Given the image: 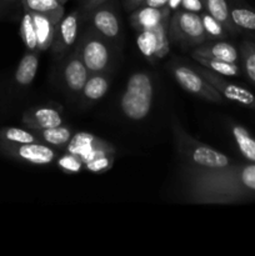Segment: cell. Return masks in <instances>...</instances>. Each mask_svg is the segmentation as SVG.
Returning <instances> with one entry per match:
<instances>
[{
  "label": "cell",
  "mask_w": 255,
  "mask_h": 256,
  "mask_svg": "<svg viewBox=\"0 0 255 256\" xmlns=\"http://www.w3.org/2000/svg\"><path fill=\"white\" fill-rule=\"evenodd\" d=\"M180 4H182V0H169L168 6H169L172 12H175V10L180 9Z\"/></svg>",
  "instance_id": "35"
},
{
  "label": "cell",
  "mask_w": 255,
  "mask_h": 256,
  "mask_svg": "<svg viewBox=\"0 0 255 256\" xmlns=\"http://www.w3.org/2000/svg\"><path fill=\"white\" fill-rule=\"evenodd\" d=\"M20 34H22V42H24L25 46L29 52H39L34 19H32V12L26 9H25L24 16L20 22Z\"/></svg>",
  "instance_id": "26"
},
{
  "label": "cell",
  "mask_w": 255,
  "mask_h": 256,
  "mask_svg": "<svg viewBox=\"0 0 255 256\" xmlns=\"http://www.w3.org/2000/svg\"><path fill=\"white\" fill-rule=\"evenodd\" d=\"M169 38L170 42L182 45V48L198 46L209 40L200 14L184 9L175 10L170 18Z\"/></svg>",
  "instance_id": "4"
},
{
  "label": "cell",
  "mask_w": 255,
  "mask_h": 256,
  "mask_svg": "<svg viewBox=\"0 0 255 256\" xmlns=\"http://www.w3.org/2000/svg\"><path fill=\"white\" fill-rule=\"evenodd\" d=\"M168 2H169V0H145L142 5H146V6H152V8H159V9H162V8L168 6Z\"/></svg>",
  "instance_id": "34"
},
{
  "label": "cell",
  "mask_w": 255,
  "mask_h": 256,
  "mask_svg": "<svg viewBox=\"0 0 255 256\" xmlns=\"http://www.w3.org/2000/svg\"><path fill=\"white\" fill-rule=\"evenodd\" d=\"M192 58H206V59L224 60L229 62H238L240 60V52L234 44L224 42V40H215L212 42H202L194 48L192 52Z\"/></svg>",
  "instance_id": "13"
},
{
  "label": "cell",
  "mask_w": 255,
  "mask_h": 256,
  "mask_svg": "<svg viewBox=\"0 0 255 256\" xmlns=\"http://www.w3.org/2000/svg\"><path fill=\"white\" fill-rule=\"evenodd\" d=\"M180 9L188 10V12H198V14L204 12V6H202V0H182Z\"/></svg>",
  "instance_id": "31"
},
{
  "label": "cell",
  "mask_w": 255,
  "mask_h": 256,
  "mask_svg": "<svg viewBox=\"0 0 255 256\" xmlns=\"http://www.w3.org/2000/svg\"><path fill=\"white\" fill-rule=\"evenodd\" d=\"M229 129L242 156L246 162H255V138L250 134L246 128L238 122H230Z\"/></svg>",
  "instance_id": "17"
},
{
  "label": "cell",
  "mask_w": 255,
  "mask_h": 256,
  "mask_svg": "<svg viewBox=\"0 0 255 256\" xmlns=\"http://www.w3.org/2000/svg\"><path fill=\"white\" fill-rule=\"evenodd\" d=\"M155 86L152 74L136 72L126 82L119 99V109L125 119L142 122L149 116L154 102Z\"/></svg>",
  "instance_id": "2"
},
{
  "label": "cell",
  "mask_w": 255,
  "mask_h": 256,
  "mask_svg": "<svg viewBox=\"0 0 255 256\" xmlns=\"http://www.w3.org/2000/svg\"><path fill=\"white\" fill-rule=\"evenodd\" d=\"M90 20V26L102 35L109 42H115L122 35L120 20L115 10L110 5H100L86 15Z\"/></svg>",
  "instance_id": "10"
},
{
  "label": "cell",
  "mask_w": 255,
  "mask_h": 256,
  "mask_svg": "<svg viewBox=\"0 0 255 256\" xmlns=\"http://www.w3.org/2000/svg\"><path fill=\"white\" fill-rule=\"evenodd\" d=\"M56 164L58 168L66 174H78L84 169V162H82L80 156L68 152L58 156Z\"/></svg>",
  "instance_id": "29"
},
{
  "label": "cell",
  "mask_w": 255,
  "mask_h": 256,
  "mask_svg": "<svg viewBox=\"0 0 255 256\" xmlns=\"http://www.w3.org/2000/svg\"><path fill=\"white\" fill-rule=\"evenodd\" d=\"M136 44L140 52L150 62L164 58L170 50L169 22H164L152 29L138 32Z\"/></svg>",
  "instance_id": "7"
},
{
  "label": "cell",
  "mask_w": 255,
  "mask_h": 256,
  "mask_svg": "<svg viewBox=\"0 0 255 256\" xmlns=\"http://www.w3.org/2000/svg\"><path fill=\"white\" fill-rule=\"evenodd\" d=\"M115 154H105L102 156H98L95 159L90 160L89 162L84 165V169L89 170L92 172H104L109 170L114 164Z\"/></svg>",
  "instance_id": "30"
},
{
  "label": "cell",
  "mask_w": 255,
  "mask_h": 256,
  "mask_svg": "<svg viewBox=\"0 0 255 256\" xmlns=\"http://www.w3.org/2000/svg\"><path fill=\"white\" fill-rule=\"evenodd\" d=\"M202 66L206 68L210 72H215L222 76H239L242 74V69L238 65V62H229L224 60L216 59H206V58H194Z\"/></svg>",
  "instance_id": "24"
},
{
  "label": "cell",
  "mask_w": 255,
  "mask_h": 256,
  "mask_svg": "<svg viewBox=\"0 0 255 256\" xmlns=\"http://www.w3.org/2000/svg\"><path fill=\"white\" fill-rule=\"evenodd\" d=\"M38 68H39V52H29L28 50L16 68L15 82L20 86H29L32 80L35 79Z\"/></svg>",
  "instance_id": "22"
},
{
  "label": "cell",
  "mask_w": 255,
  "mask_h": 256,
  "mask_svg": "<svg viewBox=\"0 0 255 256\" xmlns=\"http://www.w3.org/2000/svg\"><path fill=\"white\" fill-rule=\"evenodd\" d=\"M90 74L108 72L112 64V52L109 42L98 34L92 26L88 28L75 46Z\"/></svg>",
  "instance_id": "3"
},
{
  "label": "cell",
  "mask_w": 255,
  "mask_h": 256,
  "mask_svg": "<svg viewBox=\"0 0 255 256\" xmlns=\"http://www.w3.org/2000/svg\"><path fill=\"white\" fill-rule=\"evenodd\" d=\"M106 2L108 0H84L82 10V12H84L85 16H86L90 12H92L94 9L99 8L100 5H104Z\"/></svg>",
  "instance_id": "32"
},
{
  "label": "cell",
  "mask_w": 255,
  "mask_h": 256,
  "mask_svg": "<svg viewBox=\"0 0 255 256\" xmlns=\"http://www.w3.org/2000/svg\"><path fill=\"white\" fill-rule=\"evenodd\" d=\"M24 8L29 12H38L49 18L55 25L62 20L65 15L64 4L58 0H22Z\"/></svg>",
  "instance_id": "21"
},
{
  "label": "cell",
  "mask_w": 255,
  "mask_h": 256,
  "mask_svg": "<svg viewBox=\"0 0 255 256\" xmlns=\"http://www.w3.org/2000/svg\"><path fill=\"white\" fill-rule=\"evenodd\" d=\"M2 138L6 140L9 144H30V142H39V138L29 130L19 129V128H8L2 132Z\"/></svg>",
  "instance_id": "28"
},
{
  "label": "cell",
  "mask_w": 255,
  "mask_h": 256,
  "mask_svg": "<svg viewBox=\"0 0 255 256\" xmlns=\"http://www.w3.org/2000/svg\"><path fill=\"white\" fill-rule=\"evenodd\" d=\"M195 70L200 75H202L224 96V99L230 100L232 102H236V104L242 105L244 108H249V109L255 110V95L249 89L234 84V82H228L222 75L215 74V72H210V70L202 66V65L198 66Z\"/></svg>",
  "instance_id": "8"
},
{
  "label": "cell",
  "mask_w": 255,
  "mask_h": 256,
  "mask_svg": "<svg viewBox=\"0 0 255 256\" xmlns=\"http://www.w3.org/2000/svg\"><path fill=\"white\" fill-rule=\"evenodd\" d=\"M200 18H202V26H204L205 32L209 40H220L225 39L229 35L222 22H218L215 18H212L209 12H200Z\"/></svg>",
  "instance_id": "27"
},
{
  "label": "cell",
  "mask_w": 255,
  "mask_h": 256,
  "mask_svg": "<svg viewBox=\"0 0 255 256\" xmlns=\"http://www.w3.org/2000/svg\"><path fill=\"white\" fill-rule=\"evenodd\" d=\"M145 0H124V6L125 9L129 10V12H132L135 10L136 8L142 6L144 4Z\"/></svg>",
  "instance_id": "33"
},
{
  "label": "cell",
  "mask_w": 255,
  "mask_h": 256,
  "mask_svg": "<svg viewBox=\"0 0 255 256\" xmlns=\"http://www.w3.org/2000/svg\"><path fill=\"white\" fill-rule=\"evenodd\" d=\"M172 132L182 169L209 172L226 169L234 164L228 155L194 139L182 126L176 118H172Z\"/></svg>",
  "instance_id": "1"
},
{
  "label": "cell",
  "mask_w": 255,
  "mask_h": 256,
  "mask_svg": "<svg viewBox=\"0 0 255 256\" xmlns=\"http://www.w3.org/2000/svg\"><path fill=\"white\" fill-rule=\"evenodd\" d=\"M110 82H112V75L108 74V72L90 74L86 82L82 86V92H80L82 104L84 106H89V105L102 99L109 90Z\"/></svg>",
  "instance_id": "16"
},
{
  "label": "cell",
  "mask_w": 255,
  "mask_h": 256,
  "mask_svg": "<svg viewBox=\"0 0 255 256\" xmlns=\"http://www.w3.org/2000/svg\"><path fill=\"white\" fill-rule=\"evenodd\" d=\"M90 72L80 58L79 52L75 48L62 64V79L64 88L70 94H80L82 86L86 82Z\"/></svg>",
  "instance_id": "11"
},
{
  "label": "cell",
  "mask_w": 255,
  "mask_h": 256,
  "mask_svg": "<svg viewBox=\"0 0 255 256\" xmlns=\"http://www.w3.org/2000/svg\"><path fill=\"white\" fill-rule=\"evenodd\" d=\"M58 2H62V4H65V2H66L68 0H58Z\"/></svg>",
  "instance_id": "36"
},
{
  "label": "cell",
  "mask_w": 255,
  "mask_h": 256,
  "mask_svg": "<svg viewBox=\"0 0 255 256\" xmlns=\"http://www.w3.org/2000/svg\"><path fill=\"white\" fill-rule=\"evenodd\" d=\"M85 18L82 9L72 10L68 15H64L59 22L55 25V35L52 44V52L55 56L65 54L75 45L80 36V26Z\"/></svg>",
  "instance_id": "6"
},
{
  "label": "cell",
  "mask_w": 255,
  "mask_h": 256,
  "mask_svg": "<svg viewBox=\"0 0 255 256\" xmlns=\"http://www.w3.org/2000/svg\"><path fill=\"white\" fill-rule=\"evenodd\" d=\"M10 150L19 160L34 165H50L56 162V149L44 142H30V144H10Z\"/></svg>",
  "instance_id": "12"
},
{
  "label": "cell",
  "mask_w": 255,
  "mask_h": 256,
  "mask_svg": "<svg viewBox=\"0 0 255 256\" xmlns=\"http://www.w3.org/2000/svg\"><path fill=\"white\" fill-rule=\"evenodd\" d=\"M230 16L239 32H255V10L242 2L232 0L229 4Z\"/></svg>",
  "instance_id": "19"
},
{
  "label": "cell",
  "mask_w": 255,
  "mask_h": 256,
  "mask_svg": "<svg viewBox=\"0 0 255 256\" xmlns=\"http://www.w3.org/2000/svg\"><path fill=\"white\" fill-rule=\"evenodd\" d=\"M32 132L39 138V140L55 149L66 148L70 139L72 138V132L70 128L60 125V126L46 128V129H32Z\"/></svg>",
  "instance_id": "18"
},
{
  "label": "cell",
  "mask_w": 255,
  "mask_h": 256,
  "mask_svg": "<svg viewBox=\"0 0 255 256\" xmlns=\"http://www.w3.org/2000/svg\"><path fill=\"white\" fill-rule=\"evenodd\" d=\"M32 12V19H34L35 29H36V36H38V48L39 52H45V50L50 49L54 40L55 35V24L49 19V18L44 16L38 12Z\"/></svg>",
  "instance_id": "23"
},
{
  "label": "cell",
  "mask_w": 255,
  "mask_h": 256,
  "mask_svg": "<svg viewBox=\"0 0 255 256\" xmlns=\"http://www.w3.org/2000/svg\"><path fill=\"white\" fill-rule=\"evenodd\" d=\"M66 152L80 156L84 165L102 155L115 154L112 145L89 132H78L72 135L69 144L66 145Z\"/></svg>",
  "instance_id": "9"
},
{
  "label": "cell",
  "mask_w": 255,
  "mask_h": 256,
  "mask_svg": "<svg viewBox=\"0 0 255 256\" xmlns=\"http://www.w3.org/2000/svg\"><path fill=\"white\" fill-rule=\"evenodd\" d=\"M170 69L175 82L189 94L195 95L206 102H219V104L225 102L224 96L195 69L182 64H174Z\"/></svg>",
  "instance_id": "5"
},
{
  "label": "cell",
  "mask_w": 255,
  "mask_h": 256,
  "mask_svg": "<svg viewBox=\"0 0 255 256\" xmlns=\"http://www.w3.org/2000/svg\"><path fill=\"white\" fill-rule=\"evenodd\" d=\"M202 6L206 12H209L212 18L222 22V26L226 29L230 35L239 34V30L232 22V16H230L229 2L226 0H202Z\"/></svg>",
  "instance_id": "20"
},
{
  "label": "cell",
  "mask_w": 255,
  "mask_h": 256,
  "mask_svg": "<svg viewBox=\"0 0 255 256\" xmlns=\"http://www.w3.org/2000/svg\"><path fill=\"white\" fill-rule=\"evenodd\" d=\"M170 14H172V10L169 9V6L159 9V8L142 5V6L132 10L130 22H132V28L138 32L145 29H152V28L159 26L164 22H169Z\"/></svg>",
  "instance_id": "14"
},
{
  "label": "cell",
  "mask_w": 255,
  "mask_h": 256,
  "mask_svg": "<svg viewBox=\"0 0 255 256\" xmlns=\"http://www.w3.org/2000/svg\"><path fill=\"white\" fill-rule=\"evenodd\" d=\"M22 122L32 129H46L62 125V114L58 109L50 106H40L28 110L22 116Z\"/></svg>",
  "instance_id": "15"
},
{
  "label": "cell",
  "mask_w": 255,
  "mask_h": 256,
  "mask_svg": "<svg viewBox=\"0 0 255 256\" xmlns=\"http://www.w3.org/2000/svg\"><path fill=\"white\" fill-rule=\"evenodd\" d=\"M240 60L245 75L255 85V42L244 40L239 48Z\"/></svg>",
  "instance_id": "25"
}]
</instances>
